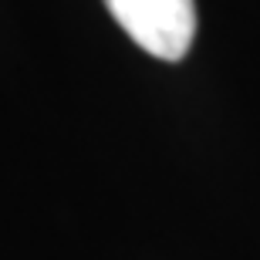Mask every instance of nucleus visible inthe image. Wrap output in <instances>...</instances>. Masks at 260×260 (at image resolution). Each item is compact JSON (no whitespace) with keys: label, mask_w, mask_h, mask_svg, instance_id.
Returning a JSON list of instances; mask_svg holds the SVG:
<instances>
[{"label":"nucleus","mask_w":260,"mask_h":260,"mask_svg":"<svg viewBox=\"0 0 260 260\" xmlns=\"http://www.w3.org/2000/svg\"><path fill=\"white\" fill-rule=\"evenodd\" d=\"M118 27L162 61H183L196 38V0H105Z\"/></svg>","instance_id":"1"}]
</instances>
